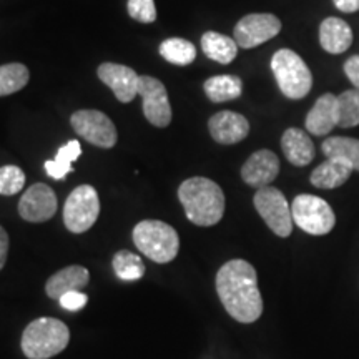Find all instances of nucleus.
Masks as SVG:
<instances>
[{
	"instance_id": "4be33fe9",
	"label": "nucleus",
	"mask_w": 359,
	"mask_h": 359,
	"mask_svg": "<svg viewBox=\"0 0 359 359\" xmlns=\"http://www.w3.org/2000/svg\"><path fill=\"white\" fill-rule=\"evenodd\" d=\"M206 97L213 103L236 100L243 92V82L236 75H217L208 79L203 85Z\"/></svg>"
},
{
	"instance_id": "b1692460",
	"label": "nucleus",
	"mask_w": 359,
	"mask_h": 359,
	"mask_svg": "<svg viewBox=\"0 0 359 359\" xmlns=\"http://www.w3.org/2000/svg\"><path fill=\"white\" fill-rule=\"evenodd\" d=\"M82 155V147L77 140H70L67 145L58 148L55 158L45 161V170L53 180H64L72 172V163Z\"/></svg>"
},
{
	"instance_id": "412c9836",
	"label": "nucleus",
	"mask_w": 359,
	"mask_h": 359,
	"mask_svg": "<svg viewBox=\"0 0 359 359\" xmlns=\"http://www.w3.org/2000/svg\"><path fill=\"white\" fill-rule=\"evenodd\" d=\"M201 50L210 60L218 62L222 65H228L238 55V43L235 39L218 32H206L201 37Z\"/></svg>"
},
{
	"instance_id": "20e7f679",
	"label": "nucleus",
	"mask_w": 359,
	"mask_h": 359,
	"mask_svg": "<svg viewBox=\"0 0 359 359\" xmlns=\"http://www.w3.org/2000/svg\"><path fill=\"white\" fill-rule=\"evenodd\" d=\"M133 243L151 262H173L180 251V236L173 226L160 219H143L133 228Z\"/></svg>"
},
{
	"instance_id": "a211bd4d",
	"label": "nucleus",
	"mask_w": 359,
	"mask_h": 359,
	"mask_svg": "<svg viewBox=\"0 0 359 359\" xmlns=\"http://www.w3.org/2000/svg\"><path fill=\"white\" fill-rule=\"evenodd\" d=\"M281 148L286 160L294 167H306L316 155L314 143L302 128H288L281 137Z\"/></svg>"
},
{
	"instance_id": "7ed1b4c3",
	"label": "nucleus",
	"mask_w": 359,
	"mask_h": 359,
	"mask_svg": "<svg viewBox=\"0 0 359 359\" xmlns=\"http://www.w3.org/2000/svg\"><path fill=\"white\" fill-rule=\"evenodd\" d=\"M70 330L55 318H39L22 333V353L29 359H50L69 346Z\"/></svg>"
},
{
	"instance_id": "f8f14e48",
	"label": "nucleus",
	"mask_w": 359,
	"mask_h": 359,
	"mask_svg": "<svg viewBox=\"0 0 359 359\" xmlns=\"http://www.w3.org/2000/svg\"><path fill=\"white\" fill-rule=\"evenodd\" d=\"M55 191L45 183H34L25 190L19 201V215L29 223H43L57 213Z\"/></svg>"
},
{
	"instance_id": "9b49d317",
	"label": "nucleus",
	"mask_w": 359,
	"mask_h": 359,
	"mask_svg": "<svg viewBox=\"0 0 359 359\" xmlns=\"http://www.w3.org/2000/svg\"><path fill=\"white\" fill-rule=\"evenodd\" d=\"M138 95H142L143 114L154 127L165 128L172 123V105L168 100V92L158 79L143 75L140 77Z\"/></svg>"
},
{
	"instance_id": "473e14b6",
	"label": "nucleus",
	"mask_w": 359,
	"mask_h": 359,
	"mask_svg": "<svg viewBox=\"0 0 359 359\" xmlns=\"http://www.w3.org/2000/svg\"><path fill=\"white\" fill-rule=\"evenodd\" d=\"M8 246H11V240H8L7 231L4 230V226H0V269L6 266L7 263Z\"/></svg>"
},
{
	"instance_id": "39448f33",
	"label": "nucleus",
	"mask_w": 359,
	"mask_h": 359,
	"mask_svg": "<svg viewBox=\"0 0 359 359\" xmlns=\"http://www.w3.org/2000/svg\"><path fill=\"white\" fill-rule=\"evenodd\" d=\"M271 70L281 93L291 100H302L311 92V70L303 58L290 48H281L273 55Z\"/></svg>"
},
{
	"instance_id": "2eb2a0df",
	"label": "nucleus",
	"mask_w": 359,
	"mask_h": 359,
	"mask_svg": "<svg viewBox=\"0 0 359 359\" xmlns=\"http://www.w3.org/2000/svg\"><path fill=\"white\" fill-rule=\"evenodd\" d=\"M280 173V160L271 150L255 151L241 167V178L248 187L263 188L273 183Z\"/></svg>"
},
{
	"instance_id": "72a5a7b5",
	"label": "nucleus",
	"mask_w": 359,
	"mask_h": 359,
	"mask_svg": "<svg viewBox=\"0 0 359 359\" xmlns=\"http://www.w3.org/2000/svg\"><path fill=\"white\" fill-rule=\"evenodd\" d=\"M338 11L344 13H354L359 11V0H333Z\"/></svg>"
},
{
	"instance_id": "2f4dec72",
	"label": "nucleus",
	"mask_w": 359,
	"mask_h": 359,
	"mask_svg": "<svg viewBox=\"0 0 359 359\" xmlns=\"http://www.w3.org/2000/svg\"><path fill=\"white\" fill-rule=\"evenodd\" d=\"M344 74H346L349 82L353 83V87L359 88V55L349 57L344 62Z\"/></svg>"
},
{
	"instance_id": "0eeeda50",
	"label": "nucleus",
	"mask_w": 359,
	"mask_h": 359,
	"mask_svg": "<svg viewBox=\"0 0 359 359\" xmlns=\"http://www.w3.org/2000/svg\"><path fill=\"white\" fill-rule=\"evenodd\" d=\"M255 208L264 219L268 228L280 238H288L293 233V215L288 200L275 187L258 188L253 198Z\"/></svg>"
},
{
	"instance_id": "f257e3e1",
	"label": "nucleus",
	"mask_w": 359,
	"mask_h": 359,
	"mask_svg": "<svg viewBox=\"0 0 359 359\" xmlns=\"http://www.w3.org/2000/svg\"><path fill=\"white\" fill-rule=\"evenodd\" d=\"M217 293L222 304L238 323H255L263 314L257 269L245 259H231L217 273Z\"/></svg>"
},
{
	"instance_id": "1a4fd4ad",
	"label": "nucleus",
	"mask_w": 359,
	"mask_h": 359,
	"mask_svg": "<svg viewBox=\"0 0 359 359\" xmlns=\"http://www.w3.org/2000/svg\"><path fill=\"white\" fill-rule=\"evenodd\" d=\"M70 123L83 140L95 147L111 148L118 140L114 122L103 111L79 110L72 115Z\"/></svg>"
},
{
	"instance_id": "6e6552de",
	"label": "nucleus",
	"mask_w": 359,
	"mask_h": 359,
	"mask_svg": "<svg viewBox=\"0 0 359 359\" xmlns=\"http://www.w3.org/2000/svg\"><path fill=\"white\" fill-rule=\"evenodd\" d=\"M100 213L98 193L92 185H80L70 193L64 206V223L72 233H85L93 226Z\"/></svg>"
},
{
	"instance_id": "aec40b11",
	"label": "nucleus",
	"mask_w": 359,
	"mask_h": 359,
	"mask_svg": "<svg viewBox=\"0 0 359 359\" xmlns=\"http://www.w3.org/2000/svg\"><path fill=\"white\" fill-rule=\"evenodd\" d=\"M353 167L341 158H327L313 170L309 182L313 187L321 188V190H334L348 182Z\"/></svg>"
},
{
	"instance_id": "393cba45",
	"label": "nucleus",
	"mask_w": 359,
	"mask_h": 359,
	"mask_svg": "<svg viewBox=\"0 0 359 359\" xmlns=\"http://www.w3.org/2000/svg\"><path fill=\"white\" fill-rule=\"evenodd\" d=\"M158 52L165 60L170 62V64L180 65V67L190 65L196 58L195 45L188 42L185 39H178V37L167 39L165 42H161Z\"/></svg>"
},
{
	"instance_id": "cd10ccee",
	"label": "nucleus",
	"mask_w": 359,
	"mask_h": 359,
	"mask_svg": "<svg viewBox=\"0 0 359 359\" xmlns=\"http://www.w3.org/2000/svg\"><path fill=\"white\" fill-rule=\"evenodd\" d=\"M338 100V127L351 128L359 125V88L344 90Z\"/></svg>"
},
{
	"instance_id": "f03ea898",
	"label": "nucleus",
	"mask_w": 359,
	"mask_h": 359,
	"mask_svg": "<svg viewBox=\"0 0 359 359\" xmlns=\"http://www.w3.org/2000/svg\"><path fill=\"white\" fill-rule=\"evenodd\" d=\"M180 203L196 226H215L224 215V193L218 183L205 177L188 178L178 188Z\"/></svg>"
},
{
	"instance_id": "c756f323",
	"label": "nucleus",
	"mask_w": 359,
	"mask_h": 359,
	"mask_svg": "<svg viewBox=\"0 0 359 359\" xmlns=\"http://www.w3.org/2000/svg\"><path fill=\"white\" fill-rule=\"evenodd\" d=\"M128 15L142 24H154L156 20V8L154 0H128Z\"/></svg>"
},
{
	"instance_id": "c85d7f7f",
	"label": "nucleus",
	"mask_w": 359,
	"mask_h": 359,
	"mask_svg": "<svg viewBox=\"0 0 359 359\" xmlns=\"http://www.w3.org/2000/svg\"><path fill=\"white\" fill-rule=\"evenodd\" d=\"M25 185L24 170L15 165H6L0 167V195L12 196L22 191Z\"/></svg>"
},
{
	"instance_id": "5701e85b",
	"label": "nucleus",
	"mask_w": 359,
	"mask_h": 359,
	"mask_svg": "<svg viewBox=\"0 0 359 359\" xmlns=\"http://www.w3.org/2000/svg\"><path fill=\"white\" fill-rule=\"evenodd\" d=\"M326 158H341L359 172V140L349 137H330L321 143Z\"/></svg>"
},
{
	"instance_id": "4468645a",
	"label": "nucleus",
	"mask_w": 359,
	"mask_h": 359,
	"mask_svg": "<svg viewBox=\"0 0 359 359\" xmlns=\"http://www.w3.org/2000/svg\"><path fill=\"white\" fill-rule=\"evenodd\" d=\"M208 130L213 140L219 145H235L248 137L250 122L241 114L223 110L208 120Z\"/></svg>"
},
{
	"instance_id": "a878e982",
	"label": "nucleus",
	"mask_w": 359,
	"mask_h": 359,
	"mask_svg": "<svg viewBox=\"0 0 359 359\" xmlns=\"http://www.w3.org/2000/svg\"><path fill=\"white\" fill-rule=\"evenodd\" d=\"M30 72L24 64H6L0 65V97L12 95L20 92L29 83Z\"/></svg>"
},
{
	"instance_id": "ddd939ff",
	"label": "nucleus",
	"mask_w": 359,
	"mask_h": 359,
	"mask_svg": "<svg viewBox=\"0 0 359 359\" xmlns=\"http://www.w3.org/2000/svg\"><path fill=\"white\" fill-rule=\"evenodd\" d=\"M98 79L115 93L116 100L122 103L132 102L138 95L140 88V75L127 65L105 62L98 67Z\"/></svg>"
},
{
	"instance_id": "dca6fc26",
	"label": "nucleus",
	"mask_w": 359,
	"mask_h": 359,
	"mask_svg": "<svg viewBox=\"0 0 359 359\" xmlns=\"http://www.w3.org/2000/svg\"><path fill=\"white\" fill-rule=\"evenodd\" d=\"M304 127L311 135L323 137L338 127V100L333 93H325L318 98L313 109L308 111Z\"/></svg>"
},
{
	"instance_id": "9d476101",
	"label": "nucleus",
	"mask_w": 359,
	"mask_h": 359,
	"mask_svg": "<svg viewBox=\"0 0 359 359\" xmlns=\"http://www.w3.org/2000/svg\"><path fill=\"white\" fill-rule=\"evenodd\" d=\"M281 32V20L273 13H250L235 25L233 39L241 48H255Z\"/></svg>"
},
{
	"instance_id": "bb28decb",
	"label": "nucleus",
	"mask_w": 359,
	"mask_h": 359,
	"mask_svg": "<svg viewBox=\"0 0 359 359\" xmlns=\"http://www.w3.org/2000/svg\"><path fill=\"white\" fill-rule=\"evenodd\" d=\"M114 271L118 280L122 281H137L145 275V263L138 255L128 250H120L114 257Z\"/></svg>"
},
{
	"instance_id": "7c9ffc66",
	"label": "nucleus",
	"mask_w": 359,
	"mask_h": 359,
	"mask_svg": "<svg viewBox=\"0 0 359 359\" xmlns=\"http://www.w3.org/2000/svg\"><path fill=\"white\" fill-rule=\"evenodd\" d=\"M58 302H60L62 308L69 309V311H79L88 303V296L80 293V291H70V293L62 296Z\"/></svg>"
},
{
	"instance_id": "f3484780",
	"label": "nucleus",
	"mask_w": 359,
	"mask_h": 359,
	"mask_svg": "<svg viewBox=\"0 0 359 359\" xmlns=\"http://www.w3.org/2000/svg\"><path fill=\"white\" fill-rule=\"evenodd\" d=\"M90 283V273L85 266L80 264H70L60 271L53 273L45 283V293L48 298L60 299L62 296L70 293V291H80Z\"/></svg>"
},
{
	"instance_id": "423d86ee",
	"label": "nucleus",
	"mask_w": 359,
	"mask_h": 359,
	"mask_svg": "<svg viewBox=\"0 0 359 359\" xmlns=\"http://www.w3.org/2000/svg\"><path fill=\"white\" fill-rule=\"evenodd\" d=\"M291 215L296 226L309 235H327L336 224L333 208L326 200L314 195H298L291 203Z\"/></svg>"
},
{
	"instance_id": "6ab92c4d",
	"label": "nucleus",
	"mask_w": 359,
	"mask_h": 359,
	"mask_svg": "<svg viewBox=\"0 0 359 359\" xmlns=\"http://www.w3.org/2000/svg\"><path fill=\"white\" fill-rule=\"evenodd\" d=\"M320 43L323 50L333 55L346 52L353 43V30L338 17H327L320 25Z\"/></svg>"
}]
</instances>
